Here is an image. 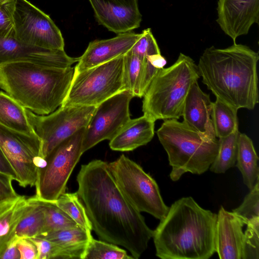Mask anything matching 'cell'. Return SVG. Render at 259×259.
Segmentation results:
<instances>
[{"label":"cell","mask_w":259,"mask_h":259,"mask_svg":"<svg viewBox=\"0 0 259 259\" xmlns=\"http://www.w3.org/2000/svg\"><path fill=\"white\" fill-rule=\"evenodd\" d=\"M129 51L143 59L150 55L160 54V49L150 28L142 31L140 38Z\"/></svg>","instance_id":"cell-34"},{"label":"cell","mask_w":259,"mask_h":259,"mask_svg":"<svg viewBox=\"0 0 259 259\" xmlns=\"http://www.w3.org/2000/svg\"><path fill=\"white\" fill-rule=\"evenodd\" d=\"M237 111L219 99L212 102L211 118L217 138L227 137L238 130Z\"/></svg>","instance_id":"cell-25"},{"label":"cell","mask_w":259,"mask_h":259,"mask_svg":"<svg viewBox=\"0 0 259 259\" xmlns=\"http://www.w3.org/2000/svg\"><path fill=\"white\" fill-rule=\"evenodd\" d=\"M17 248L20 259H37L36 246L28 238H20L17 242Z\"/></svg>","instance_id":"cell-38"},{"label":"cell","mask_w":259,"mask_h":259,"mask_svg":"<svg viewBox=\"0 0 259 259\" xmlns=\"http://www.w3.org/2000/svg\"><path fill=\"white\" fill-rule=\"evenodd\" d=\"M242 241L241 259L259 258V222L248 223Z\"/></svg>","instance_id":"cell-33"},{"label":"cell","mask_w":259,"mask_h":259,"mask_svg":"<svg viewBox=\"0 0 259 259\" xmlns=\"http://www.w3.org/2000/svg\"><path fill=\"white\" fill-rule=\"evenodd\" d=\"M40 201L44 206L45 215V224L42 233L73 228L78 226L54 202Z\"/></svg>","instance_id":"cell-31"},{"label":"cell","mask_w":259,"mask_h":259,"mask_svg":"<svg viewBox=\"0 0 259 259\" xmlns=\"http://www.w3.org/2000/svg\"><path fill=\"white\" fill-rule=\"evenodd\" d=\"M36 246L37 259H69L68 253L59 245L47 239L28 238Z\"/></svg>","instance_id":"cell-35"},{"label":"cell","mask_w":259,"mask_h":259,"mask_svg":"<svg viewBox=\"0 0 259 259\" xmlns=\"http://www.w3.org/2000/svg\"><path fill=\"white\" fill-rule=\"evenodd\" d=\"M166 152L170 179L178 181L186 172L201 175L208 170L219 149L218 139L207 141L183 121L164 120L156 132Z\"/></svg>","instance_id":"cell-6"},{"label":"cell","mask_w":259,"mask_h":259,"mask_svg":"<svg viewBox=\"0 0 259 259\" xmlns=\"http://www.w3.org/2000/svg\"><path fill=\"white\" fill-rule=\"evenodd\" d=\"M258 159L251 139L246 134L239 133L236 166L241 173L244 184L250 190L259 180Z\"/></svg>","instance_id":"cell-23"},{"label":"cell","mask_w":259,"mask_h":259,"mask_svg":"<svg viewBox=\"0 0 259 259\" xmlns=\"http://www.w3.org/2000/svg\"><path fill=\"white\" fill-rule=\"evenodd\" d=\"M200 77L194 60L180 53L172 65L159 70L152 80L143 96V115L154 121L179 119L188 92Z\"/></svg>","instance_id":"cell-5"},{"label":"cell","mask_w":259,"mask_h":259,"mask_svg":"<svg viewBox=\"0 0 259 259\" xmlns=\"http://www.w3.org/2000/svg\"><path fill=\"white\" fill-rule=\"evenodd\" d=\"M14 36L25 44L48 49L64 50L61 32L51 18L27 0H15Z\"/></svg>","instance_id":"cell-11"},{"label":"cell","mask_w":259,"mask_h":259,"mask_svg":"<svg viewBox=\"0 0 259 259\" xmlns=\"http://www.w3.org/2000/svg\"><path fill=\"white\" fill-rule=\"evenodd\" d=\"M96 106H60L47 115H38L26 108L28 121L41 141L44 158L60 143L88 124Z\"/></svg>","instance_id":"cell-10"},{"label":"cell","mask_w":259,"mask_h":259,"mask_svg":"<svg viewBox=\"0 0 259 259\" xmlns=\"http://www.w3.org/2000/svg\"><path fill=\"white\" fill-rule=\"evenodd\" d=\"M239 130L219 140V149L217 156L209 167L215 174L225 173L233 167L236 162Z\"/></svg>","instance_id":"cell-27"},{"label":"cell","mask_w":259,"mask_h":259,"mask_svg":"<svg viewBox=\"0 0 259 259\" xmlns=\"http://www.w3.org/2000/svg\"><path fill=\"white\" fill-rule=\"evenodd\" d=\"M212 102L197 81L193 83L185 99L182 116L183 122L206 140L217 139L211 118Z\"/></svg>","instance_id":"cell-19"},{"label":"cell","mask_w":259,"mask_h":259,"mask_svg":"<svg viewBox=\"0 0 259 259\" xmlns=\"http://www.w3.org/2000/svg\"><path fill=\"white\" fill-rule=\"evenodd\" d=\"M53 202L66 212L78 226L92 232L91 223L77 192H65Z\"/></svg>","instance_id":"cell-28"},{"label":"cell","mask_w":259,"mask_h":259,"mask_svg":"<svg viewBox=\"0 0 259 259\" xmlns=\"http://www.w3.org/2000/svg\"><path fill=\"white\" fill-rule=\"evenodd\" d=\"M217 22L235 42L259 22V0H218Z\"/></svg>","instance_id":"cell-15"},{"label":"cell","mask_w":259,"mask_h":259,"mask_svg":"<svg viewBox=\"0 0 259 259\" xmlns=\"http://www.w3.org/2000/svg\"><path fill=\"white\" fill-rule=\"evenodd\" d=\"M27 200L28 206L15 230V236L19 238L36 237L44 231L45 215L41 201L33 196Z\"/></svg>","instance_id":"cell-24"},{"label":"cell","mask_w":259,"mask_h":259,"mask_svg":"<svg viewBox=\"0 0 259 259\" xmlns=\"http://www.w3.org/2000/svg\"><path fill=\"white\" fill-rule=\"evenodd\" d=\"M99 23L109 30L122 33L138 28L142 15L137 0H89Z\"/></svg>","instance_id":"cell-16"},{"label":"cell","mask_w":259,"mask_h":259,"mask_svg":"<svg viewBox=\"0 0 259 259\" xmlns=\"http://www.w3.org/2000/svg\"><path fill=\"white\" fill-rule=\"evenodd\" d=\"M133 97L130 92L124 90L96 106L84 128L82 141L83 153L102 141L111 140L129 121V106Z\"/></svg>","instance_id":"cell-12"},{"label":"cell","mask_w":259,"mask_h":259,"mask_svg":"<svg viewBox=\"0 0 259 259\" xmlns=\"http://www.w3.org/2000/svg\"><path fill=\"white\" fill-rule=\"evenodd\" d=\"M79 58L68 56L64 50L48 49L19 41L14 35L0 36V65L15 61H28L58 67H70Z\"/></svg>","instance_id":"cell-14"},{"label":"cell","mask_w":259,"mask_h":259,"mask_svg":"<svg viewBox=\"0 0 259 259\" xmlns=\"http://www.w3.org/2000/svg\"><path fill=\"white\" fill-rule=\"evenodd\" d=\"M37 238L47 239L61 246L70 258L83 259L86 248L93 238L91 231L79 226L42 233Z\"/></svg>","instance_id":"cell-21"},{"label":"cell","mask_w":259,"mask_h":259,"mask_svg":"<svg viewBox=\"0 0 259 259\" xmlns=\"http://www.w3.org/2000/svg\"><path fill=\"white\" fill-rule=\"evenodd\" d=\"M0 147L13 169L19 186H35L37 168L35 158L41 156V141L37 136H29L0 124Z\"/></svg>","instance_id":"cell-13"},{"label":"cell","mask_w":259,"mask_h":259,"mask_svg":"<svg viewBox=\"0 0 259 259\" xmlns=\"http://www.w3.org/2000/svg\"><path fill=\"white\" fill-rule=\"evenodd\" d=\"M247 222L221 206L215 228V252L222 259H241L243 228Z\"/></svg>","instance_id":"cell-18"},{"label":"cell","mask_w":259,"mask_h":259,"mask_svg":"<svg viewBox=\"0 0 259 259\" xmlns=\"http://www.w3.org/2000/svg\"><path fill=\"white\" fill-rule=\"evenodd\" d=\"M15 0H0V36L14 35L13 13Z\"/></svg>","instance_id":"cell-36"},{"label":"cell","mask_w":259,"mask_h":259,"mask_svg":"<svg viewBox=\"0 0 259 259\" xmlns=\"http://www.w3.org/2000/svg\"><path fill=\"white\" fill-rule=\"evenodd\" d=\"M248 223L259 222V180L246 195L241 204L233 209Z\"/></svg>","instance_id":"cell-32"},{"label":"cell","mask_w":259,"mask_h":259,"mask_svg":"<svg viewBox=\"0 0 259 259\" xmlns=\"http://www.w3.org/2000/svg\"><path fill=\"white\" fill-rule=\"evenodd\" d=\"M74 67L58 68L28 61L0 65V88L25 108L49 114L63 103Z\"/></svg>","instance_id":"cell-4"},{"label":"cell","mask_w":259,"mask_h":259,"mask_svg":"<svg viewBox=\"0 0 259 259\" xmlns=\"http://www.w3.org/2000/svg\"><path fill=\"white\" fill-rule=\"evenodd\" d=\"M19 196L15 199L0 201V215L10 208L16 202Z\"/></svg>","instance_id":"cell-41"},{"label":"cell","mask_w":259,"mask_h":259,"mask_svg":"<svg viewBox=\"0 0 259 259\" xmlns=\"http://www.w3.org/2000/svg\"><path fill=\"white\" fill-rule=\"evenodd\" d=\"M123 56L74 73L66 97L61 106H97L124 91Z\"/></svg>","instance_id":"cell-8"},{"label":"cell","mask_w":259,"mask_h":259,"mask_svg":"<svg viewBox=\"0 0 259 259\" xmlns=\"http://www.w3.org/2000/svg\"><path fill=\"white\" fill-rule=\"evenodd\" d=\"M0 124L29 136H37L30 124L26 108L4 91L0 90Z\"/></svg>","instance_id":"cell-22"},{"label":"cell","mask_w":259,"mask_h":259,"mask_svg":"<svg viewBox=\"0 0 259 259\" xmlns=\"http://www.w3.org/2000/svg\"><path fill=\"white\" fill-rule=\"evenodd\" d=\"M141 33L128 31L109 39L90 42L74 67L77 73L110 61L127 53L138 40Z\"/></svg>","instance_id":"cell-17"},{"label":"cell","mask_w":259,"mask_h":259,"mask_svg":"<svg viewBox=\"0 0 259 259\" xmlns=\"http://www.w3.org/2000/svg\"><path fill=\"white\" fill-rule=\"evenodd\" d=\"M143 60L130 51L123 55V89L130 92L134 97L141 98L140 90Z\"/></svg>","instance_id":"cell-29"},{"label":"cell","mask_w":259,"mask_h":259,"mask_svg":"<svg viewBox=\"0 0 259 259\" xmlns=\"http://www.w3.org/2000/svg\"><path fill=\"white\" fill-rule=\"evenodd\" d=\"M20 238L15 236L4 251L0 259H20V254L17 248V242Z\"/></svg>","instance_id":"cell-39"},{"label":"cell","mask_w":259,"mask_h":259,"mask_svg":"<svg viewBox=\"0 0 259 259\" xmlns=\"http://www.w3.org/2000/svg\"><path fill=\"white\" fill-rule=\"evenodd\" d=\"M217 217L192 197L177 200L154 230L156 255L162 259L210 258L215 252Z\"/></svg>","instance_id":"cell-3"},{"label":"cell","mask_w":259,"mask_h":259,"mask_svg":"<svg viewBox=\"0 0 259 259\" xmlns=\"http://www.w3.org/2000/svg\"><path fill=\"white\" fill-rule=\"evenodd\" d=\"M257 52L236 42L206 48L197 65L202 82L216 98L237 109L253 110L258 103Z\"/></svg>","instance_id":"cell-2"},{"label":"cell","mask_w":259,"mask_h":259,"mask_svg":"<svg viewBox=\"0 0 259 259\" xmlns=\"http://www.w3.org/2000/svg\"><path fill=\"white\" fill-rule=\"evenodd\" d=\"M84 128L56 146L46 157V165L37 169L36 192L33 196L35 199L54 202L65 192L68 180L83 153L82 141Z\"/></svg>","instance_id":"cell-9"},{"label":"cell","mask_w":259,"mask_h":259,"mask_svg":"<svg viewBox=\"0 0 259 259\" xmlns=\"http://www.w3.org/2000/svg\"><path fill=\"white\" fill-rule=\"evenodd\" d=\"M76 181V192L92 230L102 240L123 247L138 259L147 248L154 230L125 197L108 163L96 159L82 165Z\"/></svg>","instance_id":"cell-1"},{"label":"cell","mask_w":259,"mask_h":259,"mask_svg":"<svg viewBox=\"0 0 259 259\" xmlns=\"http://www.w3.org/2000/svg\"><path fill=\"white\" fill-rule=\"evenodd\" d=\"M0 172L12 177L14 180L16 179L15 172L6 159L1 148L0 147Z\"/></svg>","instance_id":"cell-40"},{"label":"cell","mask_w":259,"mask_h":259,"mask_svg":"<svg viewBox=\"0 0 259 259\" xmlns=\"http://www.w3.org/2000/svg\"><path fill=\"white\" fill-rule=\"evenodd\" d=\"M28 204L27 198L20 195L16 202L0 215V257L15 236L16 228Z\"/></svg>","instance_id":"cell-26"},{"label":"cell","mask_w":259,"mask_h":259,"mask_svg":"<svg viewBox=\"0 0 259 259\" xmlns=\"http://www.w3.org/2000/svg\"><path fill=\"white\" fill-rule=\"evenodd\" d=\"M12 177L0 172V201L17 199V194L12 185Z\"/></svg>","instance_id":"cell-37"},{"label":"cell","mask_w":259,"mask_h":259,"mask_svg":"<svg viewBox=\"0 0 259 259\" xmlns=\"http://www.w3.org/2000/svg\"><path fill=\"white\" fill-rule=\"evenodd\" d=\"M108 167L120 190L137 210L159 220L166 215L169 207L156 182L140 165L122 154Z\"/></svg>","instance_id":"cell-7"},{"label":"cell","mask_w":259,"mask_h":259,"mask_svg":"<svg viewBox=\"0 0 259 259\" xmlns=\"http://www.w3.org/2000/svg\"><path fill=\"white\" fill-rule=\"evenodd\" d=\"M117 245L93 238L89 242L83 259H133Z\"/></svg>","instance_id":"cell-30"},{"label":"cell","mask_w":259,"mask_h":259,"mask_svg":"<svg viewBox=\"0 0 259 259\" xmlns=\"http://www.w3.org/2000/svg\"><path fill=\"white\" fill-rule=\"evenodd\" d=\"M155 121L143 115L130 119L109 142V147L118 151H130L145 145L154 136Z\"/></svg>","instance_id":"cell-20"}]
</instances>
